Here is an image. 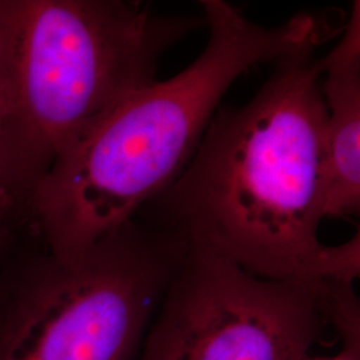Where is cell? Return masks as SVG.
<instances>
[{"instance_id": "7a4b0ae2", "label": "cell", "mask_w": 360, "mask_h": 360, "mask_svg": "<svg viewBox=\"0 0 360 360\" xmlns=\"http://www.w3.org/2000/svg\"><path fill=\"white\" fill-rule=\"evenodd\" d=\"M202 7L210 35L193 63L132 94L39 180L27 221L52 254H83L174 183L238 77L316 53L345 26L335 15L307 13L263 26L223 0H203Z\"/></svg>"}, {"instance_id": "5b68a950", "label": "cell", "mask_w": 360, "mask_h": 360, "mask_svg": "<svg viewBox=\"0 0 360 360\" xmlns=\"http://www.w3.org/2000/svg\"><path fill=\"white\" fill-rule=\"evenodd\" d=\"M338 283L260 278L188 243L141 360H304L333 323Z\"/></svg>"}, {"instance_id": "3957f363", "label": "cell", "mask_w": 360, "mask_h": 360, "mask_svg": "<svg viewBox=\"0 0 360 360\" xmlns=\"http://www.w3.org/2000/svg\"><path fill=\"white\" fill-rule=\"evenodd\" d=\"M206 26L131 0H6L7 122L3 186L28 199L65 154L155 80L171 46Z\"/></svg>"}, {"instance_id": "8992f818", "label": "cell", "mask_w": 360, "mask_h": 360, "mask_svg": "<svg viewBox=\"0 0 360 360\" xmlns=\"http://www.w3.org/2000/svg\"><path fill=\"white\" fill-rule=\"evenodd\" d=\"M334 49L322 58L327 187L324 217L360 208V3L352 6Z\"/></svg>"}, {"instance_id": "277c9868", "label": "cell", "mask_w": 360, "mask_h": 360, "mask_svg": "<svg viewBox=\"0 0 360 360\" xmlns=\"http://www.w3.org/2000/svg\"><path fill=\"white\" fill-rule=\"evenodd\" d=\"M187 247L139 218L75 257L32 233L0 270V360H134Z\"/></svg>"}, {"instance_id": "ba28073f", "label": "cell", "mask_w": 360, "mask_h": 360, "mask_svg": "<svg viewBox=\"0 0 360 360\" xmlns=\"http://www.w3.org/2000/svg\"><path fill=\"white\" fill-rule=\"evenodd\" d=\"M22 226L18 220L0 217V270L22 242Z\"/></svg>"}, {"instance_id": "52a82bcc", "label": "cell", "mask_w": 360, "mask_h": 360, "mask_svg": "<svg viewBox=\"0 0 360 360\" xmlns=\"http://www.w3.org/2000/svg\"><path fill=\"white\" fill-rule=\"evenodd\" d=\"M7 122V50H6V0H0V217L26 224L13 210L3 186V148Z\"/></svg>"}, {"instance_id": "6da1fadb", "label": "cell", "mask_w": 360, "mask_h": 360, "mask_svg": "<svg viewBox=\"0 0 360 360\" xmlns=\"http://www.w3.org/2000/svg\"><path fill=\"white\" fill-rule=\"evenodd\" d=\"M322 72L316 53L288 58L250 102L218 111L179 176L143 207L147 220L260 278L354 283L359 232L338 245L318 236L327 187Z\"/></svg>"}, {"instance_id": "9c48e42d", "label": "cell", "mask_w": 360, "mask_h": 360, "mask_svg": "<svg viewBox=\"0 0 360 360\" xmlns=\"http://www.w3.org/2000/svg\"><path fill=\"white\" fill-rule=\"evenodd\" d=\"M339 335L342 338V348L335 355L304 360H360V330Z\"/></svg>"}]
</instances>
